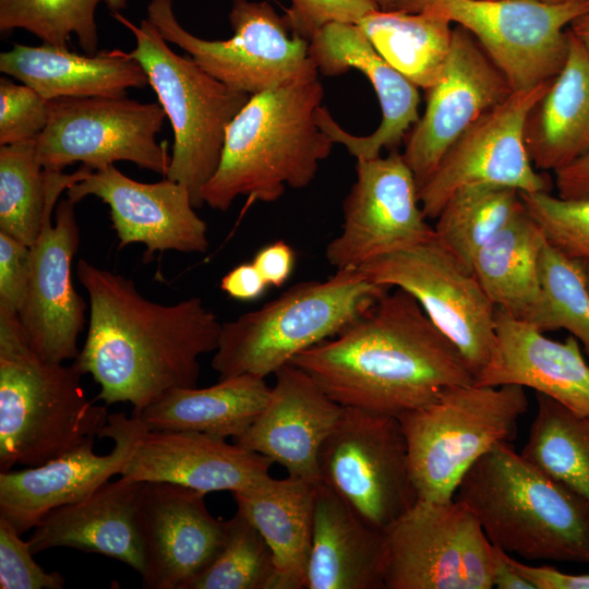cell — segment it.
<instances>
[{"instance_id":"6da1fadb","label":"cell","mask_w":589,"mask_h":589,"mask_svg":"<svg viewBox=\"0 0 589 589\" xmlns=\"http://www.w3.org/2000/svg\"><path fill=\"white\" fill-rule=\"evenodd\" d=\"M76 276L89 321L73 365L99 386L97 399L129 402L139 413L170 389L196 386L200 357L216 351L223 324L200 298L152 301L131 279L84 259Z\"/></svg>"},{"instance_id":"7a4b0ae2","label":"cell","mask_w":589,"mask_h":589,"mask_svg":"<svg viewBox=\"0 0 589 589\" xmlns=\"http://www.w3.org/2000/svg\"><path fill=\"white\" fill-rule=\"evenodd\" d=\"M390 289L341 333L290 363L340 406L397 418L474 376L418 301Z\"/></svg>"},{"instance_id":"3957f363","label":"cell","mask_w":589,"mask_h":589,"mask_svg":"<svg viewBox=\"0 0 589 589\" xmlns=\"http://www.w3.org/2000/svg\"><path fill=\"white\" fill-rule=\"evenodd\" d=\"M323 96L318 77L252 95L227 127L204 204L225 212L238 196L269 203L308 187L335 144L318 123Z\"/></svg>"},{"instance_id":"277c9868","label":"cell","mask_w":589,"mask_h":589,"mask_svg":"<svg viewBox=\"0 0 589 589\" xmlns=\"http://www.w3.org/2000/svg\"><path fill=\"white\" fill-rule=\"evenodd\" d=\"M455 497L506 553L589 566V501L539 471L509 443L480 457Z\"/></svg>"},{"instance_id":"5b68a950","label":"cell","mask_w":589,"mask_h":589,"mask_svg":"<svg viewBox=\"0 0 589 589\" xmlns=\"http://www.w3.org/2000/svg\"><path fill=\"white\" fill-rule=\"evenodd\" d=\"M73 365L41 358L17 313L0 311V472L40 466L99 437L105 406L89 400Z\"/></svg>"},{"instance_id":"8992f818","label":"cell","mask_w":589,"mask_h":589,"mask_svg":"<svg viewBox=\"0 0 589 589\" xmlns=\"http://www.w3.org/2000/svg\"><path fill=\"white\" fill-rule=\"evenodd\" d=\"M389 289L358 268L299 283L260 309L224 322L212 368L220 378H265L300 352L341 333Z\"/></svg>"},{"instance_id":"52a82bcc","label":"cell","mask_w":589,"mask_h":589,"mask_svg":"<svg viewBox=\"0 0 589 589\" xmlns=\"http://www.w3.org/2000/svg\"><path fill=\"white\" fill-rule=\"evenodd\" d=\"M527 409L522 386L470 383L446 387L430 402L397 417L418 501L453 500L480 457L516 437Z\"/></svg>"},{"instance_id":"ba28073f","label":"cell","mask_w":589,"mask_h":589,"mask_svg":"<svg viewBox=\"0 0 589 589\" xmlns=\"http://www.w3.org/2000/svg\"><path fill=\"white\" fill-rule=\"evenodd\" d=\"M111 14L133 34L131 55L171 123L175 141L166 178L185 187L200 208L202 191L219 165L227 127L251 95L215 79L191 57L176 53L148 19L137 26L119 12Z\"/></svg>"},{"instance_id":"9c48e42d","label":"cell","mask_w":589,"mask_h":589,"mask_svg":"<svg viewBox=\"0 0 589 589\" xmlns=\"http://www.w3.org/2000/svg\"><path fill=\"white\" fill-rule=\"evenodd\" d=\"M147 19L167 43L183 49L212 76L229 87L255 95L285 84L318 77L310 41L294 34L267 1L232 0V37L203 39L178 22L172 0H152Z\"/></svg>"},{"instance_id":"30bf717a","label":"cell","mask_w":589,"mask_h":589,"mask_svg":"<svg viewBox=\"0 0 589 589\" xmlns=\"http://www.w3.org/2000/svg\"><path fill=\"white\" fill-rule=\"evenodd\" d=\"M588 8L589 0H406L402 11H432L466 28L520 91L555 79L567 59L568 27Z\"/></svg>"},{"instance_id":"8fae6325","label":"cell","mask_w":589,"mask_h":589,"mask_svg":"<svg viewBox=\"0 0 589 589\" xmlns=\"http://www.w3.org/2000/svg\"><path fill=\"white\" fill-rule=\"evenodd\" d=\"M385 589H491L492 543L461 502L417 501L385 529Z\"/></svg>"},{"instance_id":"7c38bea8","label":"cell","mask_w":589,"mask_h":589,"mask_svg":"<svg viewBox=\"0 0 589 589\" xmlns=\"http://www.w3.org/2000/svg\"><path fill=\"white\" fill-rule=\"evenodd\" d=\"M166 112L156 103L123 97H60L49 100V119L35 139L46 170L82 163L99 170L116 161L166 176L170 157L156 134Z\"/></svg>"},{"instance_id":"4fadbf2b","label":"cell","mask_w":589,"mask_h":589,"mask_svg":"<svg viewBox=\"0 0 589 589\" xmlns=\"http://www.w3.org/2000/svg\"><path fill=\"white\" fill-rule=\"evenodd\" d=\"M369 280L410 293L457 347L476 377L495 344L496 306L473 272L435 237L375 257L358 268Z\"/></svg>"},{"instance_id":"5bb4252c","label":"cell","mask_w":589,"mask_h":589,"mask_svg":"<svg viewBox=\"0 0 589 589\" xmlns=\"http://www.w3.org/2000/svg\"><path fill=\"white\" fill-rule=\"evenodd\" d=\"M318 472L321 483L381 529L418 501L396 417L344 407L321 447Z\"/></svg>"},{"instance_id":"9a60e30c","label":"cell","mask_w":589,"mask_h":589,"mask_svg":"<svg viewBox=\"0 0 589 589\" xmlns=\"http://www.w3.org/2000/svg\"><path fill=\"white\" fill-rule=\"evenodd\" d=\"M48 205L36 242L31 247V275L19 318L33 349L45 360L63 363L80 352L77 340L85 325L86 303L75 290L72 260L80 243L75 204L57 201L82 180L87 169L73 173L46 170Z\"/></svg>"},{"instance_id":"2e32d148","label":"cell","mask_w":589,"mask_h":589,"mask_svg":"<svg viewBox=\"0 0 589 589\" xmlns=\"http://www.w3.org/2000/svg\"><path fill=\"white\" fill-rule=\"evenodd\" d=\"M552 81L514 91L449 148L419 189L428 219H435L450 195L469 184L502 185L522 193L551 191L550 177L538 172L529 158L524 130L529 111Z\"/></svg>"},{"instance_id":"e0dca14e","label":"cell","mask_w":589,"mask_h":589,"mask_svg":"<svg viewBox=\"0 0 589 589\" xmlns=\"http://www.w3.org/2000/svg\"><path fill=\"white\" fill-rule=\"evenodd\" d=\"M357 180L342 203L341 230L325 249L338 269L359 268L389 252L434 236L412 171L402 154L357 159Z\"/></svg>"},{"instance_id":"ac0fdd59","label":"cell","mask_w":589,"mask_h":589,"mask_svg":"<svg viewBox=\"0 0 589 589\" xmlns=\"http://www.w3.org/2000/svg\"><path fill=\"white\" fill-rule=\"evenodd\" d=\"M513 92L477 39L455 24L445 68L425 91L424 112L404 140L401 154L418 192L461 135Z\"/></svg>"},{"instance_id":"d6986e66","label":"cell","mask_w":589,"mask_h":589,"mask_svg":"<svg viewBox=\"0 0 589 589\" xmlns=\"http://www.w3.org/2000/svg\"><path fill=\"white\" fill-rule=\"evenodd\" d=\"M202 492L167 482H142L136 524L145 589H187L221 550L227 520L215 518Z\"/></svg>"},{"instance_id":"ffe728a7","label":"cell","mask_w":589,"mask_h":589,"mask_svg":"<svg viewBox=\"0 0 589 589\" xmlns=\"http://www.w3.org/2000/svg\"><path fill=\"white\" fill-rule=\"evenodd\" d=\"M147 428L140 417L108 416L100 438L113 441L106 455L94 450L92 437L40 466L0 472V518L21 534L32 530L49 512L85 498L120 472Z\"/></svg>"},{"instance_id":"44dd1931","label":"cell","mask_w":589,"mask_h":589,"mask_svg":"<svg viewBox=\"0 0 589 589\" xmlns=\"http://www.w3.org/2000/svg\"><path fill=\"white\" fill-rule=\"evenodd\" d=\"M89 195L109 206L120 248L142 243L149 255L168 250H208L206 223L196 214L187 188L178 182L166 178L143 183L110 165L91 170L67 189V197L74 203Z\"/></svg>"},{"instance_id":"7402d4cb","label":"cell","mask_w":589,"mask_h":589,"mask_svg":"<svg viewBox=\"0 0 589 589\" xmlns=\"http://www.w3.org/2000/svg\"><path fill=\"white\" fill-rule=\"evenodd\" d=\"M309 51L323 75H341L352 68L361 71L374 87L382 110L380 125L366 136L346 132L323 106L317 115L321 128L357 159L397 149L419 119V88L383 59L356 24L325 25L310 40Z\"/></svg>"},{"instance_id":"603a6c76","label":"cell","mask_w":589,"mask_h":589,"mask_svg":"<svg viewBox=\"0 0 589 589\" xmlns=\"http://www.w3.org/2000/svg\"><path fill=\"white\" fill-rule=\"evenodd\" d=\"M342 409L306 372L288 363L275 373L264 409L235 442L289 477L318 484V454Z\"/></svg>"},{"instance_id":"cb8c5ba5","label":"cell","mask_w":589,"mask_h":589,"mask_svg":"<svg viewBox=\"0 0 589 589\" xmlns=\"http://www.w3.org/2000/svg\"><path fill=\"white\" fill-rule=\"evenodd\" d=\"M272 461L226 438L197 432L146 429L120 477L167 482L204 494L252 488L269 476Z\"/></svg>"},{"instance_id":"d4e9b609","label":"cell","mask_w":589,"mask_h":589,"mask_svg":"<svg viewBox=\"0 0 589 589\" xmlns=\"http://www.w3.org/2000/svg\"><path fill=\"white\" fill-rule=\"evenodd\" d=\"M481 386L519 385L589 416V362L579 340L555 341L533 324L496 308L495 344L474 377Z\"/></svg>"},{"instance_id":"484cf974","label":"cell","mask_w":589,"mask_h":589,"mask_svg":"<svg viewBox=\"0 0 589 589\" xmlns=\"http://www.w3.org/2000/svg\"><path fill=\"white\" fill-rule=\"evenodd\" d=\"M142 482L123 477L108 481L94 493L49 512L32 529L34 554L71 548L120 561L140 575L142 548L136 508Z\"/></svg>"},{"instance_id":"4316f807","label":"cell","mask_w":589,"mask_h":589,"mask_svg":"<svg viewBox=\"0 0 589 589\" xmlns=\"http://www.w3.org/2000/svg\"><path fill=\"white\" fill-rule=\"evenodd\" d=\"M386 538L320 483L305 589H385Z\"/></svg>"},{"instance_id":"83f0119b","label":"cell","mask_w":589,"mask_h":589,"mask_svg":"<svg viewBox=\"0 0 589 589\" xmlns=\"http://www.w3.org/2000/svg\"><path fill=\"white\" fill-rule=\"evenodd\" d=\"M0 71L47 100L60 97H123L143 88L148 76L131 52L121 49L77 55L49 44H14L0 53Z\"/></svg>"},{"instance_id":"f1b7e54d","label":"cell","mask_w":589,"mask_h":589,"mask_svg":"<svg viewBox=\"0 0 589 589\" xmlns=\"http://www.w3.org/2000/svg\"><path fill=\"white\" fill-rule=\"evenodd\" d=\"M318 484L269 474L252 488L232 493L237 512L254 526L273 553L272 589H305Z\"/></svg>"},{"instance_id":"f546056e","label":"cell","mask_w":589,"mask_h":589,"mask_svg":"<svg viewBox=\"0 0 589 589\" xmlns=\"http://www.w3.org/2000/svg\"><path fill=\"white\" fill-rule=\"evenodd\" d=\"M524 139L541 171L555 172L589 151V58L570 31L565 64L529 111Z\"/></svg>"},{"instance_id":"4dcf8cb0","label":"cell","mask_w":589,"mask_h":589,"mask_svg":"<svg viewBox=\"0 0 589 589\" xmlns=\"http://www.w3.org/2000/svg\"><path fill=\"white\" fill-rule=\"evenodd\" d=\"M271 390L264 377L240 374L204 388L170 389L133 413L148 430L197 432L237 440L264 409Z\"/></svg>"},{"instance_id":"1f68e13d","label":"cell","mask_w":589,"mask_h":589,"mask_svg":"<svg viewBox=\"0 0 589 589\" xmlns=\"http://www.w3.org/2000/svg\"><path fill=\"white\" fill-rule=\"evenodd\" d=\"M545 241L521 205L473 259L472 272L491 302L519 320L528 321L540 301L539 261Z\"/></svg>"},{"instance_id":"d6a6232c","label":"cell","mask_w":589,"mask_h":589,"mask_svg":"<svg viewBox=\"0 0 589 589\" xmlns=\"http://www.w3.org/2000/svg\"><path fill=\"white\" fill-rule=\"evenodd\" d=\"M375 50L418 88L432 87L440 79L452 46V22L423 10H375L357 24Z\"/></svg>"},{"instance_id":"836d02e7","label":"cell","mask_w":589,"mask_h":589,"mask_svg":"<svg viewBox=\"0 0 589 589\" xmlns=\"http://www.w3.org/2000/svg\"><path fill=\"white\" fill-rule=\"evenodd\" d=\"M537 412L520 455L589 501V416L536 393Z\"/></svg>"},{"instance_id":"e575fe53","label":"cell","mask_w":589,"mask_h":589,"mask_svg":"<svg viewBox=\"0 0 589 589\" xmlns=\"http://www.w3.org/2000/svg\"><path fill=\"white\" fill-rule=\"evenodd\" d=\"M522 205L519 191L469 184L447 200L433 226L436 239L469 271L477 252Z\"/></svg>"},{"instance_id":"d590c367","label":"cell","mask_w":589,"mask_h":589,"mask_svg":"<svg viewBox=\"0 0 589 589\" xmlns=\"http://www.w3.org/2000/svg\"><path fill=\"white\" fill-rule=\"evenodd\" d=\"M48 185L36 141L0 146V232L32 247L43 227Z\"/></svg>"},{"instance_id":"8d00e7d4","label":"cell","mask_w":589,"mask_h":589,"mask_svg":"<svg viewBox=\"0 0 589 589\" xmlns=\"http://www.w3.org/2000/svg\"><path fill=\"white\" fill-rule=\"evenodd\" d=\"M541 298L527 322L541 332L566 329L584 346L589 362V286L586 263L545 241L539 261Z\"/></svg>"},{"instance_id":"74e56055","label":"cell","mask_w":589,"mask_h":589,"mask_svg":"<svg viewBox=\"0 0 589 589\" xmlns=\"http://www.w3.org/2000/svg\"><path fill=\"white\" fill-rule=\"evenodd\" d=\"M101 0H0V32L25 29L44 44L69 49L74 34L88 55L97 52L95 11Z\"/></svg>"},{"instance_id":"f35d334b","label":"cell","mask_w":589,"mask_h":589,"mask_svg":"<svg viewBox=\"0 0 589 589\" xmlns=\"http://www.w3.org/2000/svg\"><path fill=\"white\" fill-rule=\"evenodd\" d=\"M273 553L261 533L240 513L227 520L224 545L187 589H272Z\"/></svg>"},{"instance_id":"ab89813d","label":"cell","mask_w":589,"mask_h":589,"mask_svg":"<svg viewBox=\"0 0 589 589\" xmlns=\"http://www.w3.org/2000/svg\"><path fill=\"white\" fill-rule=\"evenodd\" d=\"M519 194L548 243L564 255L589 264V197L562 199L550 192Z\"/></svg>"},{"instance_id":"60d3db41","label":"cell","mask_w":589,"mask_h":589,"mask_svg":"<svg viewBox=\"0 0 589 589\" xmlns=\"http://www.w3.org/2000/svg\"><path fill=\"white\" fill-rule=\"evenodd\" d=\"M49 119V100L26 84L0 79V146L35 140Z\"/></svg>"},{"instance_id":"b9f144b4","label":"cell","mask_w":589,"mask_h":589,"mask_svg":"<svg viewBox=\"0 0 589 589\" xmlns=\"http://www.w3.org/2000/svg\"><path fill=\"white\" fill-rule=\"evenodd\" d=\"M28 540L7 520L0 518V588L62 589L64 577L59 572H46L33 558Z\"/></svg>"},{"instance_id":"7bdbcfd3","label":"cell","mask_w":589,"mask_h":589,"mask_svg":"<svg viewBox=\"0 0 589 589\" xmlns=\"http://www.w3.org/2000/svg\"><path fill=\"white\" fill-rule=\"evenodd\" d=\"M380 10L374 0H291L284 16L290 29L308 39L330 23L358 24Z\"/></svg>"},{"instance_id":"ee69618b","label":"cell","mask_w":589,"mask_h":589,"mask_svg":"<svg viewBox=\"0 0 589 589\" xmlns=\"http://www.w3.org/2000/svg\"><path fill=\"white\" fill-rule=\"evenodd\" d=\"M31 275V247L0 232V310L19 313Z\"/></svg>"},{"instance_id":"f6af8a7d","label":"cell","mask_w":589,"mask_h":589,"mask_svg":"<svg viewBox=\"0 0 589 589\" xmlns=\"http://www.w3.org/2000/svg\"><path fill=\"white\" fill-rule=\"evenodd\" d=\"M294 251L285 241H274L257 251L252 263L267 286L280 287L294 267Z\"/></svg>"},{"instance_id":"bcb514c9","label":"cell","mask_w":589,"mask_h":589,"mask_svg":"<svg viewBox=\"0 0 589 589\" xmlns=\"http://www.w3.org/2000/svg\"><path fill=\"white\" fill-rule=\"evenodd\" d=\"M517 572L530 580L536 589H589V574H568L553 566H531L509 556Z\"/></svg>"},{"instance_id":"7dc6e473","label":"cell","mask_w":589,"mask_h":589,"mask_svg":"<svg viewBox=\"0 0 589 589\" xmlns=\"http://www.w3.org/2000/svg\"><path fill=\"white\" fill-rule=\"evenodd\" d=\"M267 287L253 263H243L233 267L220 280L221 290L240 301L260 298Z\"/></svg>"},{"instance_id":"c3c4849f","label":"cell","mask_w":589,"mask_h":589,"mask_svg":"<svg viewBox=\"0 0 589 589\" xmlns=\"http://www.w3.org/2000/svg\"><path fill=\"white\" fill-rule=\"evenodd\" d=\"M554 173L560 197H589V151Z\"/></svg>"},{"instance_id":"681fc988","label":"cell","mask_w":589,"mask_h":589,"mask_svg":"<svg viewBox=\"0 0 589 589\" xmlns=\"http://www.w3.org/2000/svg\"><path fill=\"white\" fill-rule=\"evenodd\" d=\"M492 584L498 589H536L534 585L515 569L509 554L492 544Z\"/></svg>"},{"instance_id":"f907efd6","label":"cell","mask_w":589,"mask_h":589,"mask_svg":"<svg viewBox=\"0 0 589 589\" xmlns=\"http://www.w3.org/2000/svg\"><path fill=\"white\" fill-rule=\"evenodd\" d=\"M568 29L589 58V8L570 23Z\"/></svg>"},{"instance_id":"816d5d0a","label":"cell","mask_w":589,"mask_h":589,"mask_svg":"<svg viewBox=\"0 0 589 589\" xmlns=\"http://www.w3.org/2000/svg\"><path fill=\"white\" fill-rule=\"evenodd\" d=\"M382 11H402L406 0H374Z\"/></svg>"},{"instance_id":"f5cc1de1","label":"cell","mask_w":589,"mask_h":589,"mask_svg":"<svg viewBox=\"0 0 589 589\" xmlns=\"http://www.w3.org/2000/svg\"><path fill=\"white\" fill-rule=\"evenodd\" d=\"M107 8L112 12H119L127 7L128 0H104Z\"/></svg>"},{"instance_id":"db71d44e","label":"cell","mask_w":589,"mask_h":589,"mask_svg":"<svg viewBox=\"0 0 589 589\" xmlns=\"http://www.w3.org/2000/svg\"><path fill=\"white\" fill-rule=\"evenodd\" d=\"M540 1L545 2V3H551V4H561L570 0H540Z\"/></svg>"},{"instance_id":"11a10c76","label":"cell","mask_w":589,"mask_h":589,"mask_svg":"<svg viewBox=\"0 0 589 589\" xmlns=\"http://www.w3.org/2000/svg\"><path fill=\"white\" fill-rule=\"evenodd\" d=\"M586 271H587V279H588V286H589V264L586 263Z\"/></svg>"}]
</instances>
